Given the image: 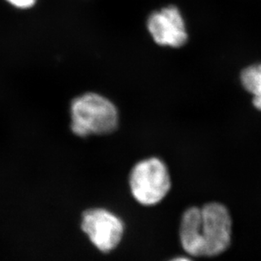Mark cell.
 <instances>
[{
  "instance_id": "52a82bcc",
  "label": "cell",
  "mask_w": 261,
  "mask_h": 261,
  "mask_svg": "<svg viewBox=\"0 0 261 261\" xmlns=\"http://www.w3.org/2000/svg\"><path fill=\"white\" fill-rule=\"evenodd\" d=\"M8 2L20 9H28L32 7L36 3V0H7Z\"/></svg>"
},
{
  "instance_id": "5b68a950",
  "label": "cell",
  "mask_w": 261,
  "mask_h": 261,
  "mask_svg": "<svg viewBox=\"0 0 261 261\" xmlns=\"http://www.w3.org/2000/svg\"><path fill=\"white\" fill-rule=\"evenodd\" d=\"M147 28L154 41L161 46L179 47L187 42L185 20L175 6L163 8L151 14Z\"/></svg>"
},
{
  "instance_id": "8992f818",
  "label": "cell",
  "mask_w": 261,
  "mask_h": 261,
  "mask_svg": "<svg viewBox=\"0 0 261 261\" xmlns=\"http://www.w3.org/2000/svg\"><path fill=\"white\" fill-rule=\"evenodd\" d=\"M242 84L253 96V104L261 111V64L248 67L242 72Z\"/></svg>"
},
{
  "instance_id": "ba28073f",
  "label": "cell",
  "mask_w": 261,
  "mask_h": 261,
  "mask_svg": "<svg viewBox=\"0 0 261 261\" xmlns=\"http://www.w3.org/2000/svg\"><path fill=\"white\" fill-rule=\"evenodd\" d=\"M168 261H192L191 259H189L187 257H176V258H173V259H170V260Z\"/></svg>"
},
{
  "instance_id": "277c9868",
  "label": "cell",
  "mask_w": 261,
  "mask_h": 261,
  "mask_svg": "<svg viewBox=\"0 0 261 261\" xmlns=\"http://www.w3.org/2000/svg\"><path fill=\"white\" fill-rule=\"evenodd\" d=\"M82 229L91 244L102 253H110L119 245L123 233V220L104 208L88 209L82 216Z\"/></svg>"
},
{
  "instance_id": "6da1fadb",
  "label": "cell",
  "mask_w": 261,
  "mask_h": 261,
  "mask_svg": "<svg viewBox=\"0 0 261 261\" xmlns=\"http://www.w3.org/2000/svg\"><path fill=\"white\" fill-rule=\"evenodd\" d=\"M232 231V217L227 207L221 203H208L184 212L180 242L184 250L192 256H217L229 248Z\"/></svg>"
},
{
  "instance_id": "3957f363",
  "label": "cell",
  "mask_w": 261,
  "mask_h": 261,
  "mask_svg": "<svg viewBox=\"0 0 261 261\" xmlns=\"http://www.w3.org/2000/svg\"><path fill=\"white\" fill-rule=\"evenodd\" d=\"M128 185L134 199L145 206L160 203L170 191L168 167L158 158L144 159L131 169Z\"/></svg>"
},
{
  "instance_id": "7a4b0ae2",
  "label": "cell",
  "mask_w": 261,
  "mask_h": 261,
  "mask_svg": "<svg viewBox=\"0 0 261 261\" xmlns=\"http://www.w3.org/2000/svg\"><path fill=\"white\" fill-rule=\"evenodd\" d=\"M70 115L72 132L82 138L109 135L118 128L116 107L98 94H85L74 99L70 107Z\"/></svg>"
}]
</instances>
